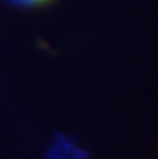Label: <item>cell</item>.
<instances>
[{"instance_id":"cell-1","label":"cell","mask_w":158,"mask_h":159,"mask_svg":"<svg viewBox=\"0 0 158 159\" xmlns=\"http://www.w3.org/2000/svg\"><path fill=\"white\" fill-rule=\"evenodd\" d=\"M44 157L46 159H90L88 152L80 148V144L72 136L63 134V133H57L53 136Z\"/></svg>"},{"instance_id":"cell-2","label":"cell","mask_w":158,"mask_h":159,"mask_svg":"<svg viewBox=\"0 0 158 159\" xmlns=\"http://www.w3.org/2000/svg\"><path fill=\"white\" fill-rule=\"evenodd\" d=\"M12 2L17 6H38V4L48 2V0H12Z\"/></svg>"}]
</instances>
